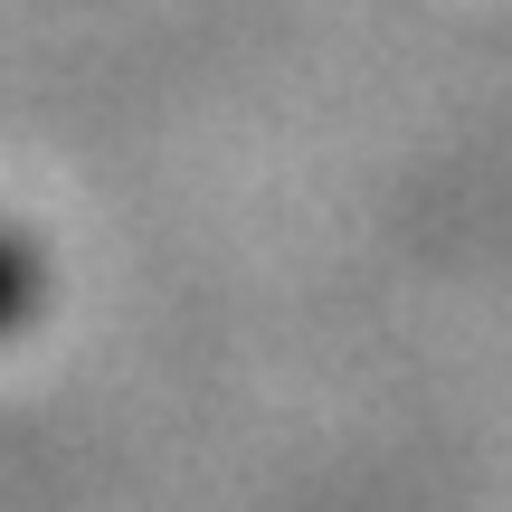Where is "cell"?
Here are the masks:
<instances>
[{"mask_svg": "<svg viewBox=\"0 0 512 512\" xmlns=\"http://www.w3.org/2000/svg\"><path fill=\"white\" fill-rule=\"evenodd\" d=\"M29 313H38V266H29V247L0 238V332H19Z\"/></svg>", "mask_w": 512, "mask_h": 512, "instance_id": "1", "label": "cell"}]
</instances>
